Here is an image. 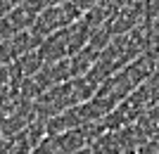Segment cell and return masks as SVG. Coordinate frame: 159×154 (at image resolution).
<instances>
[{
  "label": "cell",
  "instance_id": "obj_1",
  "mask_svg": "<svg viewBox=\"0 0 159 154\" xmlns=\"http://www.w3.org/2000/svg\"><path fill=\"white\" fill-rule=\"evenodd\" d=\"M95 86H98V83H95L90 76H81V78H71V81H66V83H60V86L45 90L43 95H38V97L31 102L36 121L48 123L50 119H55L57 114H62L66 109L79 107L83 102L93 100Z\"/></svg>",
  "mask_w": 159,
  "mask_h": 154
},
{
  "label": "cell",
  "instance_id": "obj_2",
  "mask_svg": "<svg viewBox=\"0 0 159 154\" xmlns=\"http://www.w3.org/2000/svg\"><path fill=\"white\" fill-rule=\"evenodd\" d=\"M90 36H93V26L81 17L76 24H71V26H66V29H62V31H57V33L43 38L40 45L36 47V52L40 55L43 64H52V62L74 57V55L81 52L83 47H88Z\"/></svg>",
  "mask_w": 159,
  "mask_h": 154
},
{
  "label": "cell",
  "instance_id": "obj_3",
  "mask_svg": "<svg viewBox=\"0 0 159 154\" xmlns=\"http://www.w3.org/2000/svg\"><path fill=\"white\" fill-rule=\"evenodd\" d=\"M81 17H83V12H81V7L76 5L74 0L57 2V5L45 7V10L38 14V19L33 21V26H31V33L43 40V38H48V36L62 31V29L76 24Z\"/></svg>",
  "mask_w": 159,
  "mask_h": 154
},
{
  "label": "cell",
  "instance_id": "obj_4",
  "mask_svg": "<svg viewBox=\"0 0 159 154\" xmlns=\"http://www.w3.org/2000/svg\"><path fill=\"white\" fill-rule=\"evenodd\" d=\"M102 112H105V107L93 97V100L83 102L79 107L66 109V112L57 114L55 119H50L45 123V133L48 135H60V133H66V130H74V128L88 126V123H93Z\"/></svg>",
  "mask_w": 159,
  "mask_h": 154
}]
</instances>
